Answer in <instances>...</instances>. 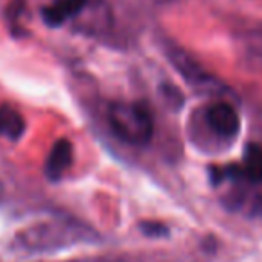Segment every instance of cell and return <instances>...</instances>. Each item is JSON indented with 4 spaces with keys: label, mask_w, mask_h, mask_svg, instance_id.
Instances as JSON below:
<instances>
[{
    "label": "cell",
    "mask_w": 262,
    "mask_h": 262,
    "mask_svg": "<svg viewBox=\"0 0 262 262\" xmlns=\"http://www.w3.org/2000/svg\"><path fill=\"white\" fill-rule=\"evenodd\" d=\"M110 126L120 140L131 146H144L153 135V117L142 102H117L110 108Z\"/></svg>",
    "instance_id": "cell-1"
},
{
    "label": "cell",
    "mask_w": 262,
    "mask_h": 262,
    "mask_svg": "<svg viewBox=\"0 0 262 262\" xmlns=\"http://www.w3.org/2000/svg\"><path fill=\"white\" fill-rule=\"evenodd\" d=\"M169 59L174 65V69L185 77V81L192 86H201V88H210L214 84V79L190 58L187 52H183L182 49H172L169 51Z\"/></svg>",
    "instance_id": "cell-2"
},
{
    "label": "cell",
    "mask_w": 262,
    "mask_h": 262,
    "mask_svg": "<svg viewBox=\"0 0 262 262\" xmlns=\"http://www.w3.org/2000/svg\"><path fill=\"white\" fill-rule=\"evenodd\" d=\"M207 122L210 129L221 137H233L239 129V117L235 110L226 102L212 104L207 110Z\"/></svg>",
    "instance_id": "cell-3"
},
{
    "label": "cell",
    "mask_w": 262,
    "mask_h": 262,
    "mask_svg": "<svg viewBox=\"0 0 262 262\" xmlns=\"http://www.w3.org/2000/svg\"><path fill=\"white\" fill-rule=\"evenodd\" d=\"M74 157V147L67 139H59L58 142L52 146L51 153H49L47 164H45V174L49 180H59L63 172L72 165Z\"/></svg>",
    "instance_id": "cell-4"
},
{
    "label": "cell",
    "mask_w": 262,
    "mask_h": 262,
    "mask_svg": "<svg viewBox=\"0 0 262 262\" xmlns=\"http://www.w3.org/2000/svg\"><path fill=\"white\" fill-rule=\"evenodd\" d=\"M84 4H86V0H59L54 6L45 8L41 11V15H43V20L47 26L58 27L69 18L76 16L84 8Z\"/></svg>",
    "instance_id": "cell-5"
},
{
    "label": "cell",
    "mask_w": 262,
    "mask_h": 262,
    "mask_svg": "<svg viewBox=\"0 0 262 262\" xmlns=\"http://www.w3.org/2000/svg\"><path fill=\"white\" fill-rule=\"evenodd\" d=\"M26 131L24 117L11 106H0V137L9 140H18Z\"/></svg>",
    "instance_id": "cell-6"
},
{
    "label": "cell",
    "mask_w": 262,
    "mask_h": 262,
    "mask_svg": "<svg viewBox=\"0 0 262 262\" xmlns=\"http://www.w3.org/2000/svg\"><path fill=\"white\" fill-rule=\"evenodd\" d=\"M243 174L253 185L262 183V146H258V144H248L246 146L243 160Z\"/></svg>",
    "instance_id": "cell-7"
},
{
    "label": "cell",
    "mask_w": 262,
    "mask_h": 262,
    "mask_svg": "<svg viewBox=\"0 0 262 262\" xmlns=\"http://www.w3.org/2000/svg\"><path fill=\"white\" fill-rule=\"evenodd\" d=\"M162 90V95H164L165 99H167L169 104H172L174 108H180L183 102V97L180 95V92L176 90L174 86H171V84H164V86L160 88Z\"/></svg>",
    "instance_id": "cell-8"
},
{
    "label": "cell",
    "mask_w": 262,
    "mask_h": 262,
    "mask_svg": "<svg viewBox=\"0 0 262 262\" xmlns=\"http://www.w3.org/2000/svg\"><path fill=\"white\" fill-rule=\"evenodd\" d=\"M140 230L149 237H160V235H164V233H167V228H165L164 225H160V223H153V221L142 223V225H140Z\"/></svg>",
    "instance_id": "cell-9"
}]
</instances>
